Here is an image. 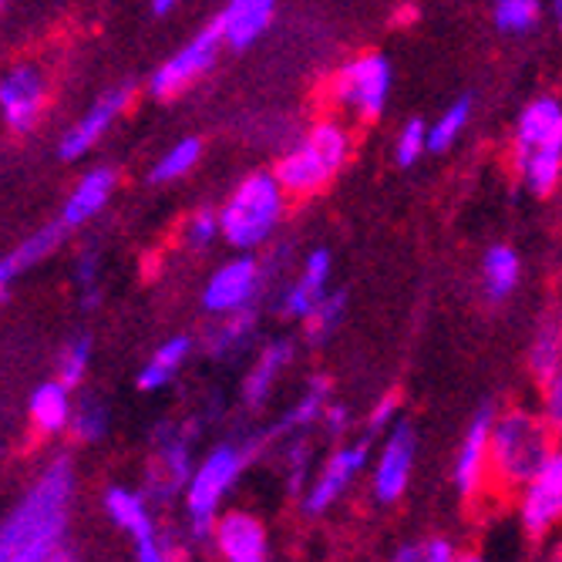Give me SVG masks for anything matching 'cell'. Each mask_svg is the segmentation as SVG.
Returning <instances> with one entry per match:
<instances>
[{"label": "cell", "mask_w": 562, "mask_h": 562, "mask_svg": "<svg viewBox=\"0 0 562 562\" xmlns=\"http://www.w3.org/2000/svg\"><path fill=\"white\" fill-rule=\"evenodd\" d=\"M75 488L71 462L61 454L55 458L41 479L31 485V492L21 498L14 519L4 529V562H44L55 555L61 546L68 498Z\"/></svg>", "instance_id": "6da1fadb"}, {"label": "cell", "mask_w": 562, "mask_h": 562, "mask_svg": "<svg viewBox=\"0 0 562 562\" xmlns=\"http://www.w3.org/2000/svg\"><path fill=\"white\" fill-rule=\"evenodd\" d=\"M559 435L529 407H513L492 428V472L488 482L498 492H522L532 475L549 462V454L559 448Z\"/></svg>", "instance_id": "7a4b0ae2"}, {"label": "cell", "mask_w": 562, "mask_h": 562, "mask_svg": "<svg viewBox=\"0 0 562 562\" xmlns=\"http://www.w3.org/2000/svg\"><path fill=\"white\" fill-rule=\"evenodd\" d=\"M350 148H353V135L347 122L317 119L300 135L296 145L283 151L273 172L290 199H311L340 176V169L350 159Z\"/></svg>", "instance_id": "3957f363"}, {"label": "cell", "mask_w": 562, "mask_h": 562, "mask_svg": "<svg viewBox=\"0 0 562 562\" xmlns=\"http://www.w3.org/2000/svg\"><path fill=\"white\" fill-rule=\"evenodd\" d=\"M286 199L290 195L280 186L277 172H249L246 179H239L220 210L226 246H233L236 252L267 246L286 216Z\"/></svg>", "instance_id": "277c9868"}, {"label": "cell", "mask_w": 562, "mask_h": 562, "mask_svg": "<svg viewBox=\"0 0 562 562\" xmlns=\"http://www.w3.org/2000/svg\"><path fill=\"white\" fill-rule=\"evenodd\" d=\"M257 445H216L202 462L195 465L189 485H186V519H189V539L192 546H210L220 522V505L229 495V488L239 482L246 462L252 458Z\"/></svg>", "instance_id": "5b68a950"}, {"label": "cell", "mask_w": 562, "mask_h": 562, "mask_svg": "<svg viewBox=\"0 0 562 562\" xmlns=\"http://www.w3.org/2000/svg\"><path fill=\"white\" fill-rule=\"evenodd\" d=\"M391 81H394L391 61L384 55H378V50H364V55L350 58L347 65H340L330 75L327 98H330L334 109H340L353 122L371 125L387 109Z\"/></svg>", "instance_id": "8992f818"}, {"label": "cell", "mask_w": 562, "mask_h": 562, "mask_svg": "<svg viewBox=\"0 0 562 562\" xmlns=\"http://www.w3.org/2000/svg\"><path fill=\"white\" fill-rule=\"evenodd\" d=\"M226 44V34H223V24L213 18V24L202 27L189 44H182L169 61H162L156 71L148 78V94L159 98V101H169L176 94H182L186 88H192L202 75H210L216 58H220V47Z\"/></svg>", "instance_id": "52a82bcc"}, {"label": "cell", "mask_w": 562, "mask_h": 562, "mask_svg": "<svg viewBox=\"0 0 562 562\" xmlns=\"http://www.w3.org/2000/svg\"><path fill=\"white\" fill-rule=\"evenodd\" d=\"M47 98H50V81L44 68L34 61L14 65L0 78V119H4L8 132L31 135L47 112Z\"/></svg>", "instance_id": "ba28073f"}, {"label": "cell", "mask_w": 562, "mask_h": 562, "mask_svg": "<svg viewBox=\"0 0 562 562\" xmlns=\"http://www.w3.org/2000/svg\"><path fill=\"white\" fill-rule=\"evenodd\" d=\"M267 270L252 252H236L233 260L216 267V273L202 286V306L213 317H226L246 306H257V296L263 290Z\"/></svg>", "instance_id": "9c48e42d"}, {"label": "cell", "mask_w": 562, "mask_h": 562, "mask_svg": "<svg viewBox=\"0 0 562 562\" xmlns=\"http://www.w3.org/2000/svg\"><path fill=\"white\" fill-rule=\"evenodd\" d=\"M192 431L179 428V425H159L151 431V472H148V485L145 495L156 502H172L192 479Z\"/></svg>", "instance_id": "30bf717a"}, {"label": "cell", "mask_w": 562, "mask_h": 562, "mask_svg": "<svg viewBox=\"0 0 562 562\" xmlns=\"http://www.w3.org/2000/svg\"><path fill=\"white\" fill-rule=\"evenodd\" d=\"M132 98H135V85H132V81H122V85H115L112 91H105L101 98H94V101H91V109H88L75 125L65 128V135H61V142H58V156H61L65 162L85 159L88 151L109 135V128L128 112Z\"/></svg>", "instance_id": "8fae6325"}, {"label": "cell", "mask_w": 562, "mask_h": 562, "mask_svg": "<svg viewBox=\"0 0 562 562\" xmlns=\"http://www.w3.org/2000/svg\"><path fill=\"white\" fill-rule=\"evenodd\" d=\"M415 454H418V435L407 422H397L387 431V441L374 462V475H371V495L381 505H391L404 495L407 482H412V469H415Z\"/></svg>", "instance_id": "7c38bea8"}, {"label": "cell", "mask_w": 562, "mask_h": 562, "mask_svg": "<svg viewBox=\"0 0 562 562\" xmlns=\"http://www.w3.org/2000/svg\"><path fill=\"white\" fill-rule=\"evenodd\" d=\"M492 428H495V412L492 404H482V412L472 418L462 448H458L454 458V488L462 498H475L485 492L488 485V472H492Z\"/></svg>", "instance_id": "4fadbf2b"}, {"label": "cell", "mask_w": 562, "mask_h": 562, "mask_svg": "<svg viewBox=\"0 0 562 562\" xmlns=\"http://www.w3.org/2000/svg\"><path fill=\"white\" fill-rule=\"evenodd\" d=\"M519 516L529 536H542L562 519V448L549 454V462L522 488Z\"/></svg>", "instance_id": "5bb4252c"}, {"label": "cell", "mask_w": 562, "mask_h": 562, "mask_svg": "<svg viewBox=\"0 0 562 562\" xmlns=\"http://www.w3.org/2000/svg\"><path fill=\"white\" fill-rule=\"evenodd\" d=\"M368 469V441H353V445H340L330 458L324 472L311 482L303 498V513L306 516H324L327 508L353 485V479Z\"/></svg>", "instance_id": "9a60e30c"}, {"label": "cell", "mask_w": 562, "mask_h": 562, "mask_svg": "<svg viewBox=\"0 0 562 562\" xmlns=\"http://www.w3.org/2000/svg\"><path fill=\"white\" fill-rule=\"evenodd\" d=\"M330 273H334L330 249H314L311 257L303 260L300 277L280 290V296H277L280 317H290V321H306V317H311L314 306L330 293Z\"/></svg>", "instance_id": "2e32d148"}, {"label": "cell", "mask_w": 562, "mask_h": 562, "mask_svg": "<svg viewBox=\"0 0 562 562\" xmlns=\"http://www.w3.org/2000/svg\"><path fill=\"white\" fill-rule=\"evenodd\" d=\"M562 151V101L552 94H539L522 109L513 138V159L529 151Z\"/></svg>", "instance_id": "e0dca14e"}, {"label": "cell", "mask_w": 562, "mask_h": 562, "mask_svg": "<svg viewBox=\"0 0 562 562\" xmlns=\"http://www.w3.org/2000/svg\"><path fill=\"white\" fill-rule=\"evenodd\" d=\"M213 546L226 562H267V552H270L267 526L252 513H243V508H233V513L220 516Z\"/></svg>", "instance_id": "ac0fdd59"}, {"label": "cell", "mask_w": 562, "mask_h": 562, "mask_svg": "<svg viewBox=\"0 0 562 562\" xmlns=\"http://www.w3.org/2000/svg\"><path fill=\"white\" fill-rule=\"evenodd\" d=\"M115 186H119V172H115L112 166H94V169H88V172L75 182V189L68 192V199H65V206H61V216H58V220H61L68 229H78V226L91 223V220L112 202Z\"/></svg>", "instance_id": "d6986e66"}, {"label": "cell", "mask_w": 562, "mask_h": 562, "mask_svg": "<svg viewBox=\"0 0 562 562\" xmlns=\"http://www.w3.org/2000/svg\"><path fill=\"white\" fill-rule=\"evenodd\" d=\"M277 4L280 0H226V8L216 14L226 34V47L246 50L257 44L270 31L277 18Z\"/></svg>", "instance_id": "ffe728a7"}, {"label": "cell", "mask_w": 562, "mask_h": 562, "mask_svg": "<svg viewBox=\"0 0 562 562\" xmlns=\"http://www.w3.org/2000/svg\"><path fill=\"white\" fill-rule=\"evenodd\" d=\"M68 233H71V229H68L61 220H55V223H47V226L34 229L31 236H24V239L8 252L4 263H0V293H4V300L11 296L14 280H18L21 273L34 270L37 263H44V260L50 257V252H55V249L65 243Z\"/></svg>", "instance_id": "44dd1931"}, {"label": "cell", "mask_w": 562, "mask_h": 562, "mask_svg": "<svg viewBox=\"0 0 562 562\" xmlns=\"http://www.w3.org/2000/svg\"><path fill=\"white\" fill-rule=\"evenodd\" d=\"M71 391L75 387H68L61 378L44 381V384L34 387V394L27 401V418H31L37 435L55 438V435L71 431V418H75V397H71Z\"/></svg>", "instance_id": "7402d4cb"}, {"label": "cell", "mask_w": 562, "mask_h": 562, "mask_svg": "<svg viewBox=\"0 0 562 562\" xmlns=\"http://www.w3.org/2000/svg\"><path fill=\"white\" fill-rule=\"evenodd\" d=\"M105 505V516L138 546V542H148L159 536V526H156V516H151L148 508V495L145 492H132V488H122V485H112L101 498Z\"/></svg>", "instance_id": "603a6c76"}, {"label": "cell", "mask_w": 562, "mask_h": 562, "mask_svg": "<svg viewBox=\"0 0 562 562\" xmlns=\"http://www.w3.org/2000/svg\"><path fill=\"white\" fill-rule=\"evenodd\" d=\"M293 364V340L290 337H273L263 344V350L257 353V361L246 371L243 381V401L246 407H263L277 378Z\"/></svg>", "instance_id": "cb8c5ba5"}, {"label": "cell", "mask_w": 562, "mask_h": 562, "mask_svg": "<svg viewBox=\"0 0 562 562\" xmlns=\"http://www.w3.org/2000/svg\"><path fill=\"white\" fill-rule=\"evenodd\" d=\"M522 280V260L508 243H492L482 257V290L492 303H502L516 293Z\"/></svg>", "instance_id": "d4e9b609"}, {"label": "cell", "mask_w": 562, "mask_h": 562, "mask_svg": "<svg viewBox=\"0 0 562 562\" xmlns=\"http://www.w3.org/2000/svg\"><path fill=\"white\" fill-rule=\"evenodd\" d=\"M257 324H260L257 306H246V311L220 317V324L210 327V334H206V353L216 357V361L243 353L252 340H257Z\"/></svg>", "instance_id": "484cf974"}, {"label": "cell", "mask_w": 562, "mask_h": 562, "mask_svg": "<svg viewBox=\"0 0 562 562\" xmlns=\"http://www.w3.org/2000/svg\"><path fill=\"white\" fill-rule=\"evenodd\" d=\"M189 353H192V337H186V334L169 337L166 344H159L156 353L148 357V364L138 371V391H162V387H169L172 378L189 361Z\"/></svg>", "instance_id": "4316f807"}, {"label": "cell", "mask_w": 562, "mask_h": 562, "mask_svg": "<svg viewBox=\"0 0 562 562\" xmlns=\"http://www.w3.org/2000/svg\"><path fill=\"white\" fill-rule=\"evenodd\" d=\"M559 364H562V311H549V314H542V321L529 340V371L542 384L552 378V371Z\"/></svg>", "instance_id": "83f0119b"}, {"label": "cell", "mask_w": 562, "mask_h": 562, "mask_svg": "<svg viewBox=\"0 0 562 562\" xmlns=\"http://www.w3.org/2000/svg\"><path fill=\"white\" fill-rule=\"evenodd\" d=\"M327 404H330V381L327 378H311V384H306V391L296 397V404L280 418L273 435H290V431L303 435L306 428H314L324 418Z\"/></svg>", "instance_id": "f1b7e54d"}, {"label": "cell", "mask_w": 562, "mask_h": 562, "mask_svg": "<svg viewBox=\"0 0 562 562\" xmlns=\"http://www.w3.org/2000/svg\"><path fill=\"white\" fill-rule=\"evenodd\" d=\"M513 169L536 199H549L562 186V151H529V156L513 159Z\"/></svg>", "instance_id": "f546056e"}, {"label": "cell", "mask_w": 562, "mask_h": 562, "mask_svg": "<svg viewBox=\"0 0 562 562\" xmlns=\"http://www.w3.org/2000/svg\"><path fill=\"white\" fill-rule=\"evenodd\" d=\"M344 317H347V290H330L314 311L311 317L303 321V334L314 347L317 344H327L340 327H344Z\"/></svg>", "instance_id": "4dcf8cb0"}, {"label": "cell", "mask_w": 562, "mask_h": 562, "mask_svg": "<svg viewBox=\"0 0 562 562\" xmlns=\"http://www.w3.org/2000/svg\"><path fill=\"white\" fill-rule=\"evenodd\" d=\"M469 119H472V98L465 94V98L451 101V105L428 125V151H435V156L448 151L469 128Z\"/></svg>", "instance_id": "1f68e13d"}, {"label": "cell", "mask_w": 562, "mask_h": 562, "mask_svg": "<svg viewBox=\"0 0 562 562\" xmlns=\"http://www.w3.org/2000/svg\"><path fill=\"white\" fill-rule=\"evenodd\" d=\"M492 21H495V27L502 34L526 37L542 21V0H495V4H492Z\"/></svg>", "instance_id": "d6a6232c"}, {"label": "cell", "mask_w": 562, "mask_h": 562, "mask_svg": "<svg viewBox=\"0 0 562 562\" xmlns=\"http://www.w3.org/2000/svg\"><path fill=\"white\" fill-rule=\"evenodd\" d=\"M199 159H202V142H199V138H182V142H176V145L166 151V156H162L156 166H151L148 182H151V186H169V182L189 176V172L199 166Z\"/></svg>", "instance_id": "836d02e7"}, {"label": "cell", "mask_w": 562, "mask_h": 562, "mask_svg": "<svg viewBox=\"0 0 562 562\" xmlns=\"http://www.w3.org/2000/svg\"><path fill=\"white\" fill-rule=\"evenodd\" d=\"M75 290L81 311L94 314L101 306V257L94 246H85L75 257Z\"/></svg>", "instance_id": "e575fe53"}, {"label": "cell", "mask_w": 562, "mask_h": 562, "mask_svg": "<svg viewBox=\"0 0 562 562\" xmlns=\"http://www.w3.org/2000/svg\"><path fill=\"white\" fill-rule=\"evenodd\" d=\"M109 425H112V418H109V407L101 404L98 397L85 394V397H78V401H75L71 435H75L78 441H85V445H91V441H101V438L109 435Z\"/></svg>", "instance_id": "d590c367"}, {"label": "cell", "mask_w": 562, "mask_h": 562, "mask_svg": "<svg viewBox=\"0 0 562 562\" xmlns=\"http://www.w3.org/2000/svg\"><path fill=\"white\" fill-rule=\"evenodd\" d=\"M91 353H94V344H91L88 334H75V337L61 347V353H58V378H61L68 387H78V384L85 381V374H88V368H91Z\"/></svg>", "instance_id": "8d00e7d4"}, {"label": "cell", "mask_w": 562, "mask_h": 562, "mask_svg": "<svg viewBox=\"0 0 562 562\" xmlns=\"http://www.w3.org/2000/svg\"><path fill=\"white\" fill-rule=\"evenodd\" d=\"M428 151V125L422 119H407L394 138V162L401 169L418 166V159Z\"/></svg>", "instance_id": "74e56055"}, {"label": "cell", "mask_w": 562, "mask_h": 562, "mask_svg": "<svg viewBox=\"0 0 562 562\" xmlns=\"http://www.w3.org/2000/svg\"><path fill=\"white\" fill-rule=\"evenodd\" d=\"M223 236V220H220V210H210V206H202V210H195L189 220H186V226H182V239H186V246L189 249H206V246H213L216 239Z\"/></svg>", "instance_id": "f35d334b"}, {"label": "cell", "mask_w": 562, "mask_h": 562, "mask_svg": "<svg viewBox=\"0 0 562 562\" xmlns=\"http://www.w3.org/2000/svg\"><path fill=\"white\" fill-rule=\"evenodd\" d=\"M311 454H314V448H311V441H306L303 435H296L290 441V448H286V492L290 495L311 488V485H306V472H311Z\"/></svg>", "instance_id": "ab89813d"}, {"label": "cell", "mask_w": 562, "mask_h": 562, "mask_svg": "<svg viewBox=\"0 0 562 562\" xmlns=\"http://www.w3.org/2000/svg\"><path fill=\"white\" fill-rule=\"evenodd\" d=\"M542 415L552 425V431L562 438V364L552 371L549 381H542Z\"/></svg>", "instance_id": "60d3db41"}, {"label": "cell", "mask_w": 562, "mask_h": 562, "mask_svg": "<svg viewBox=\"0 0 562 562\" xmlns=\"http://www.w3.org/2000/svg\"><path fill=\"white\" fill-rule=\"evenodd\" d=\"M397 407H401V391H387L378 397V404L371 407V418H368V431H391L397 425Z\"/></svg>", "instance_id": "b9f144b4"}, {"label": "cell", "mask_w": 562, "mask_h": 562, "mask_svg": "<svg viewBox=\"0 0 562 562\" xmlns=\"http://www.w3.org/2000/svg\"><path fill=\"white\" fill-rule=\"evenodd\" d=\"M179 555H182V549L172 539H166V536H156V539L135 546V559L138 562H179Z\"/></svg>", "instance_id": "7bdbcfd3"}, {"label": "cell", "mask_w": 562, "mask_h": 562, "mask_svg": "<svg viewBox=\"0 0 562 562\" xmlns=\"http://www.w3.org/2000/svg\"><path fill=\"white\" fill-rule=\"evenodd\" d=\"M321 425H324L327 438H344V435L350 431V412H347L344 404H327V412H324Z\"/></svg>", "instance_id": "ee69618b"}, {"label": "cell", "mask_w": 562, "mask_h": 562, "mask_svg": "<svg viewBox=\"0 0 562 562\" xmlns=\"http://www.w3.org/2000/svg\"><path fill=\"white\" fill-rule=\"evenodd\" d=\"M458 559H462V555H458L454 542H448V539L425 542V562H458Z\"/></svg>", "instance_id": "f6af8a7d"}, {"label": "cell", "mask_w": 562, "mask_h": 562, "mask_svg": "<svg viewBox=\"0 0 562 562\" xmlns=\"http://www.w3.org/2000/svg\"><path fill=\"white\" fill-rule=\"evenodd\" d=\"M387 562H425V546L418 542H407V546H397L394 555Z\"/></svg>", "instance_id": "bcb514c9"}, {"label": "cell", "mask_w": 562, "mask_h": 562, "mask_svg": "<svg viewBox=\"0 0 562 562\" xmlns=\"http://www.w3.org/2000/svg\"><path fill=\"white\" fill-rule=\"evenodd\" d=\"M176 4H179V0H151V11H156V14L162 18V14H169Z\"/></svg>", "instance_id": "7dc6e473"}, {"label": "cell", "mask_w": 562, "mask_h": 562, "mask_svg": "<svg viewBox=\"0 0 562 562\" xmlns=\"http://www.w3.org/2000/svg\"><path fill=\"white\" fill-rule=\"evenodd\" d=\"M44 562H75V559H71V555H68V552H65V549H58V552H55V555H47V559H44Z\"/></svg>", "instance_id": "c3c4849f"}, {"label": "cell", "mask_w": 562, "mask_h": 562, "mask_svg": "<svg viewBox=\"0 0 562 562\" xmlns=\"http://www.w3.org/2000/svg\"><path fill=\"white\" fill-rule=\"evenodd\" d=\"M552 18H555V24L562 31V0H552Z\"/></svg>", "instance_id": "681fc988"}, {"label": "cell", "mask_w": 562, "mask_h": 562, "mask_svg": "<svg viewBox=\"0 0 562 562\" xmlns=\"http://www.w3.org/2000/svg\"><path fill=\"white\" fill-rule=\"evenodd\" d=\"M458 562H485V559H482V555H462Z\"/></svg>", "instance_id": "f907efd6"}, {"label": "cell", "mask_w": 562, "mask_h": 562, "mask_svg": "<svg viewBox=\"0 0 562 562\" xmlns=\"http://www.w3.org/2000/svg\"><path fill=\"white\" fill-rule=\"evenodd\" d=\"M4 4H8V0H4Z\"/></svg>", "instance_id": "816d5d0a"}]
</instances>
